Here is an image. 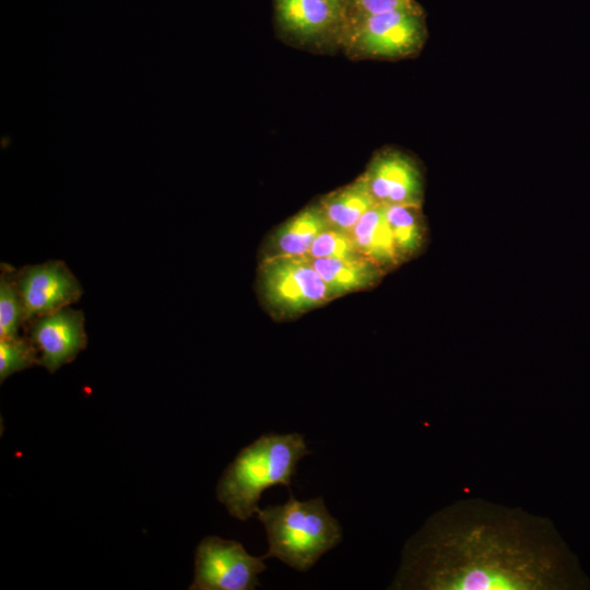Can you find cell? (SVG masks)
<instances>
[{
	"label": "cell",
	"instance_id": "cell-11",
	"mask_svg": "<svg viewBox=\"0 0 590 590\" xmlns=\"http://www.w3.org/2000/svg\"><path fill=\"white\" fill-rule=\"evenodd\" d=\"M358 252L385 271L401 263L387 220L386 205L377 203L352 228Z\"/></svg>",
	"mask_w": 590,
	"mask_h": 590
},
{
	"label": "cell",
	"instance_id": "cell-16",
	"mask_svg": "<svg viewBox=\"0 0 590 590\" xmlns=\"http://www.w3.org/2000/svg\"><path fill=\"white\" fill-rule=\"evenodd\" d=\"M14 268L1 263L0 276V338L17 337L24 324V309L14 279Z\"/></svg>",
	"mask_w": 590,
	"mask_h": 590
},
{
	"label": "cell",
	"instance_id": "cell-17",
	"mask_svg": "<svg viewBox=\"0 0 590 590\" xmlns=\"http://www.w3.org/2000/svg\"><path fill=\"white\" fill-rule=\"evenodd\" d=\"M38 351L28 338H0V381L38 365Z\"/></svg>",
	"mask_w": 590,
	"mask_h": 590
},
{
	"label": "cell",
	"instance_id": "cell-12",
	"mask_svg": "<svg viewBox=\"0 0 590 590\" xmlns=\"http://www.w3.org/2000/svg\"><path fill=\"white\" fill-rule=\"evenodd\" d=\"M310 262L335 298L375 285L385 270L367 258H310Z\"/></svg>",
	"mask_w": 590,
	"mask_h": 590
},
{
	"label": "cell",
	"instance_id": "cell-1",
	"mask_svg": "<svg viewBox=\"0 0 590 590\" xmlns=\"http://www.w3.org/2000/svg\"><path fill=\"white\" fill-rule=\"evenodd\" d=\"M590 586L553 522L520 507L463 497L405 543L397 590H576Z\"/></svg>",
	"mask_w": 590,
	"mask_h": 590
},
{
	"label": "cell",
	"instance_id": "cell-2",
	"mask_svg": "<svg viewBox=\"0 0 590 590\" xmlns=\"http://www.w3.org/2000/svg\"><path fill=\"white\" fill-rule=\"evenodd\" d=\"M310 453L302 434H263L225 469L216 485V498L232 517L246 521L257 514L263 491L274 485L291 488L298 462Z\"/></svg>",
	"mask_w": 590,
	"mask_h": 590
},
{
	"label": "cell",
	"instance_id": "cell-13",
	"mask_svg": "<svg viewBox=\"0 0 590 590\" xmlns=\"http://www.w3.org/2000/svg\"><path fill=\"white\" fill-rule=\"evenodd\" d=\"M329 227L319 204L307 206L272 234L268 255L306 256L317 236Z\"/></svg>",
	"mask_w": 590,
	"mask_h": 590
},
{
	"label": "cell",
	"instance_id": "cell-15",
	"mask_svg": "<svg viewBox=\"0 0 590 590\" xmlns=\"http://www.w3.org/2000/svg\"><path fill=\"white\" fill-rule=\"evenodd\" d=\"M387 220L394 246L402 261L417 253L425 239V224L421 205H386Z\"/></svg>",
	"mask_w": 590,
	"mask_h": 590
},
{
	"label": "cell",
	"instance_id": "cell-4",
	"mask_svg": "<svg viewBox=\"0 0 590 590\" xmlns=\"http://www.w3.org/2000/svg\"><path fill=\"white\" fill-rule=\"evenodd\" d=\"M258 286L268 308L282 317L306 312L334 298L307 255H266Z\"/></svg>",
	"mask_w": 590,
	"mask_h": 590
},
{
	"label": "cell",
	"instance_id": "cell-3",
	"mask_svg": "<svg viewBox=\"0 0 590 590\" xmlns=\"http://www.w3.org/2000/svg\"><path fill=\"white\" fill-rule=\"evenodd\" d=\"M257 518L268 540L262 558L275 557L298 571L309 570L342 540V527L322 497L300 502L291 494L283 505L259 508Z\"/></svg>",
	"mask_w": 590,
	"mask_h": 590
},
{
	"label": "cell",
	"instance_id": "cell-14",
	"mask_svg": "<svg viewBox=\"0 0 590 590\" xmlns=\"http://www.w3.org/2000/svg\"><path fill=\"white\" fill-rule=\"evenodd\" d=\"M377 202L363 176L321 199L319 205L330 225L351 233L359 219Z\"/></svg>",
	"mask_w": 590,
	"mask_h": 590
},
{
	"label": "cell",
	"instance_id": "cell-6",
	"mask_svg": "<svg viewBox=\"0 0 590 590\" xmlns=\"http://www.w3.org/2000/svg\"><path fill=\"white\" fill-rule=\"evenodd\" d=\"M425 36L420 9L394 10L362 17L352 36V45L364 56L403 58L416 54Z\"/></svg>",
	"mask_w": 590,
	"mask_h": 590
},
{
	"label": "cell",
	"instance_id": "cell-8",
	"mask_svg": "<svg viewBox=\"0 0 590 590\" xmlns=\"http://www.w3.org/2000/svg\"><path fill=\"white\" fill-rule=\"evenodd\" d=\"M25 326L27 338L38 351V365L50 374L71 363L87 345L81 310L66 307L34 318Z\"/></svg>",
	"mask_w": 590,
	"mask_h": 590
},
{
	"label": "cell",
	"instance_id": "cell-18",
	"mask_svg": "<svg viewBox=\"0 0 590 590\" xmlns=\"http://www.w3.org/2000/svg\"><path fill=\"white\" fill-rule=\"evenodd\" d=\"M307 256L310 258L347 259L362 255L358 252L351 233L329 227L317 236Z\"/></svg>",
	"mask_w": 590,
	"mask_h": 590
},
{
	"label": "cell",
	"instance_id": "cell-10",
	"mask_svg": "<svg viewBox=\"0 0 590 590\" xmlns=\"http://www.w3.org/2000/svg\"><path fill=\"white\" fill-rule=\"evenodd\" d=\"M283 28L300 39H316L332 31L341 9L329 0H275Z\"/></svg>",
	"mask_w": 590,
	"mask_h": 590
},
{
	"label": "cell",
	"instance_id": "cell-19",
	"mask_svg": "<svg viewBox=\"0 0 590 590\" xmlns=\"http://www.w3.org/2000/svg\"><path fill=\"white\" fill-rule=\"evenodd\" d=\"M353 3L359 19L394 10L420 9L413 0H353Z\"/></svg>",
	"mask_w": 590,
	"mask_h": 590
},
{
	"label": "cell",
	"instance_id": "cell-5",
	"mask_svg": "<svg viewBox=\"0 0 590 590\" xmlns=\"http://www.w3.org/2000/svg\"><path fill=\"white\" fill-rule=\"evenodd\" d=\"M267 569L263 558L247 553L243 544L215 535L205 536L196 550L190 590H253Z\"/></svg>",
	"mask_w": 590,
	"mask_h": 590
},
{
	"label": "cell",
	"instance_id": "cell-20",
	"mask_svg": "<svg viewBox=\"0 0 590 590\" xmlns=\"http://www.w3.org/2000/svg\"><path fill=\"white\" fill-rule=\"evenodd\" d=\"M329 1L332 2L334 5H337L338 8L341 9V7H342V1H343V0H329Z\"/></svg>",
	"mask_w": 590,
	"mask_h": 590
},
{
	"label": "cell",
	"instance_id": "cell-7",
	"mask_svg": "<svg viewBox=\"0 0 590 590\" xmlns=\"http://www.w3.org/2000/svg\"><path fill=\"white\" fill-rule=\"evenodd\" d=\"M24 309V324L78 302L83 294L78 279L63 261L50 260L14 271Z\"/></svg>",
	"mask_w": 590,
	"mask_h": 590
},
{
	"label": "cell",
	"instance_id": "cell-9",
	"mask_svg": "<svg viewBox=\"0 0 590 590\" xmlns=\"http://www.w3.org/2000/svg\"><path fill=\"white\" fill-rule=\"evenodd\" d=\"M362 176L379 204H422L421 170L416 163L402 152L396 150L379 152Z\"/></svg>",
	"mask_w": 590,
	"mask_h": 590
}]
</instances>
